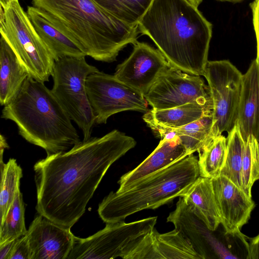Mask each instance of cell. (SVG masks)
<instances>
[{"mask_svg": "<svg viewBox=\"0 0 259 259\" xmlns=\"http://www.w3.org/2000/svg\"><path fill=\"white\" fill-rule=\"evenodd\" d=\"M136 145L133 138L114 130L36 162L34 170L37 212L71 228L85 212L110 166Z\"/></svg>", "mask_w": 259, "mask_h": 259, "instance_id": "cell-1", "label": "cell"}, {"mask_svg": "<svg viewBox=\"0 0 259 259\" xmlns=\"http://www.w3.org/2000/svg\"><path fill=\"white\" fill-rule=\"evenodd\" d=\"M137 26L171 66L203 75L212 25L188 0H154Z\"/></svg>", "mask_w": 259, "mask_h": 259, "instance_id": "cell-2", "label": "cell"}, {"mask_svg": "<svg viewBox=\"0 0 259 259\" xmlns=\"http://www.w3.org/2000/svg\"><path fill=\"white\" fill-rule=\"evenodd\" d=\"M85 54L112 62L120 51L137 41L138 26L120 21L94 0H32Z\"/></svg>", "mask_w": 259, "mask_h": 259, "instance_id": "cell-3", "label": "cell"}, {"mask_svg": "<svg viewBox=\"0 0 259 259\" xmlns=\"http://www.w3.org/2000/svg\"><path fill=\"white\" fill-rule=\"evenodd\" d=\"M44 83L29 75L4 106L1 118L15 122L22 137L50 155L67 151L81 141L70 116Z\"/></svg>", "mask_w": 259, "mask_h": 259, "instance_id": "cell-4", "label": "cell"}, {"mask_svg": "<svg viewBox=\"0 0 259 259\" xmlns=\"http://www.w3.org/2000/svg\"><path fill=\"white\" fill-rule=\"evenodd\" d=\"M198 159L190 154L122 191L111 192L99 205L105 223L124 221L138 211L156 209L184 195L200 177Z\"/></svg>", "mask_w": 259, "mask_h": 259, "instance_id": "cell-5", "label": "cell"}, {"mask_svg": "<svg viewBox=\"0 0 259 259\" xmlns=\"http://www.w3.org/2000/svg\"><path fill=\"white\" fill-rule=\"evenodd\" d=\"M0 32L29 76L45 82L52 76L55 60L18 0L1 7Z\"/></svg>", "mask_w": 259, "mask_h": 259, "instance_id": "cell-6", "label": "cell"}, {"mask_svg": "<svg viewBox=\"0 0 259 259\" xmlns=\"http://www.w3.org/2000/svg\"><path fill=\"white\" fill-rule=\"evenodd\" d=\"M83 57H65L55 61L52 74L54 96L81 130L83 140L91 137L96 124L89 99L86 80L99 71L89 64Z\"/></svg>", "mask_w": 259, "mask_h": 259, "instance_id": "cell-7", "label": "cell"}, {"mask_svg": "<svg viewBox=\"0 0 259 259\" xmlns=\"http://www.w3.org/2000/svg\"><path fill=\"white\" fill-rule=\"evenodd\" d=\"M157 217L125 223H106L105 227L85 238L76 237L73 252L78 259H131L132 254L155 228Z\"/></svg>", "mask_w": 259, "mask_h": 259, "instance_id": "cell-8", "label": "cell"}, {"mask_svg": "<svg viewBox=\"0 0 259 259\" xmlns=\"http://www.w3.org/2000/svg\"><path fill=\"white\" fill-rule=\"evenodd\" d=\"M203 76L212 101L211 136L230 133L237 124L243 74L229 61H208Z\"/></svg>", "mask_w": 259, "mask_h": 259, "instance_id": "cell-9", "label": "cell"}, {"mask_svg": "<svg viewBox=\"0 0 259 259\" xmlns=\"http://www.w3.org/2000/svg\"><path fill=\"white\" fill-rule=\"evenodd\" d=\"M86 89L96 124L106 123L112 115L122 111H148L144 95L99 70L87 78Z\"/></svg>", "mask_w": 259, "mask_h": 259, "instance_id": "cell-10", "label": "cell"}, {"mask_svg": "<svg viewBox=\"0 0 259 259\" xmlns=\"http://www.w3.org/2000/svg\"><path fill=\"white\" fill-rule=\"evenodd\" d=\"M154 109H164L190 103L212 105L209 89L199 75L170 66L144 94Z\"/></svg>", "mask_w": 259, "mask_h": 259, "instance_id": "cell-11", "label": "cell"}, {"mask_svg": "<svg viewBox=\"0 0 259 259\" xmlns=\"http://www.w3.org/2000/svg\"><path fill=\"white\" fill-rule=\"evenodd\" d=\"M130 56L119 64L115 77L143 95L170 65L158 49L137 41Z\"/></svg>", "mask_w": 259, "mask_h": 259, "instance_id": "cell-12", "label": "cell"}, {"mask_svg": "<svg viewBox=\"0 0 259 259\" xmlns=\"http://www.w3.org/2000/svg\"><path fill=\"white\" fill-rule=\"evenodd\" d=\"M70 229L39 214L32 222L26 234L30 259H67L74 237Z\"/></svg>", "mask_w": 259, "mask_h": 259, "instance_id": "cell-13", "label": "cell"}, {"mask_svg": "<svg viewBox=\"0 0 259 259\" xmlns=\"http://www.w3.org/2000/svg\"><path fill=\"white\" fill-rule=\"evenodd\" d=\"M211 180L225 232L240 234L250 218L254 201L227 177L220 175Z\"/></svg>", "mask_w": 259, "mask_h": 259, "instance_id": "cell-14", "label": "cell"}, {"mask_svg": "<svg viewBox=\"0 0 259 259\" xmlns=\"http://www.w3.org/2000/svg\"><path fill=\"white\" fill-rule=\"evenodd\" d=\"M190 154L177 136H164L154 150L136 168L122 175L118 191L127 189L141 180L166 168Z\"/></svg>", "mask_w": 259, "mask_h": 259, "instance_id": "cell-15", "label": "cell"}, {"mask_svg": "<svg viewBox=\"0 0 259 259\" xmlns=\"http://www.w3.org/2000/svg\"><path fill=\"white\" fill-rule=\"evenodd\" d=\"M175 229L180 231L191 244L201 259L210 258L216 253L215 245L211 233L203 222L180 197L175 209L167 218Z\"/></svg>", "mask_w": 259, "mask_h": 259, "instance_id": "cell-16", "label": "cell"}, {"mask_svg": "<svg viewBox=\"0 0 259 259\" xmlns=\"http://www.w3.org/2000/svg\"><path fill=\"white\" fill-rule=\"evenodd\" d=\"M237 124L244 142L250 135L259 141V65L256 59L243 74Z\"/></svg>", "mask_w": 259, "mask_h": 259, "instance_id": "cell-17", "label": "cell"}, {"mask_svg": "<svg viewBox=\"0 0 259 259\" xmlns=\"http://www.w3.org/2000/svg\"><path fill=\"white\" fill-rule=\"evenodd\" d=\"M27 13L38 34L55 61L65 57H83L86 54L60 30L40 9L28 6Z\"/></svg>", "mask_w": 259, "mask_h": 259, "instance_id": "cell-18", "label": "cell"}, {"mask_svg": "<svg viewBox=\"0 0 259 259\" xmlns=\"http://www.w3.org/2000/svg\"><path fill=\"white\" fill-rule=\"evenodd\" d=\"M181 197L209 230L216 231L222 219L211 179L200 176Z\"/></svg>", "mask_w": 259, "mask_h": 259, "instance_id": "cell-19", "label": "cell"}, {"mask_svg": "<svg viewBox=\"0 0 259 259\" xmlns=\"http://www.w3.org/2000/svg\"><path fill=\"white\" fill-rule=\"evenodd\" d=\"M146 123L155 135L160 139L164 136L178 137L190 154L198 152L213 138L211 136L212 113L179 127H170L152 122Z\"/></svg>", "mask_w": 259, "mask_h": 259, "instance_id": "cell-20", "label": "cell"}, {"mask_svg": "<svg viewBox=\"0 0 259 259\" xmlns=\"http://www.w3.org/2000/svg\"><path fill=\"white\" fill-rule=\"evenodd\" d=\"M29 74L11 48L0 39V103L5 106L17 95Z\"/></svg>", "mask_w": 259, "mask_h": 259, "instance_id": "cell-21", "label": "cell"}, {"mask_svg": "<svg viewBox=\"0 0 259 259\" xmlns=\"http://www.w3.org/2000/svg\"><path fill=\"white\" fill-rule=\"evenodd\" d=\"M212 105L190 103L164 109H151L143 116L146 123H155L170 127H179L212 113Z\"/></svg>", "mask_w": 259, "mask_h": 259, "instance_id": "cell-22", "label": "cell"}, {"mask_svg": "<svg viewBox=\"0 0 259 259\" xmlns=\"http://www.w3.org/2000/svg\"><path fill=\"white\" fill-rule=\"evenodd\" d=\"M152 237L156 259H201L189 241L175 229L160 234L154 228Z\"/></svg>", "mask_w": 259, "mask_h": 259, "instance_id": "cell-23", "label": "cell"}, {"mask_svg": "<svg viewBox=\"0 0 259 259\" xmlns=\"http://www.w3.org/2000/svg\"><path fill=\"white\" fill-rule=\"evenodd\" d=\"M227 152V138L221 135L213 138L199 152L200 176L213 179L219 176Z\"/></svg>", "mask_w": 259, "mask_h": 259, "instance_id": "cell-24", "label": "cell"}, {"mask_svg": "<svg viewBox=\"0 0 259 259\" xmlns=\"http://www.w3.org/2000/svg\"><path fill=\"white\" fill-rule=\"evenodd\" d=\"M122 22L137 26L154 0H94Z\"/></svg>", "mask_w": 259, "mask_h": 259, "instance_id": "cell-25", "label": "cell"}, {"mask_svg": "<svg viewBox=\"0 0 259 259\" xmlns=\"http://www.w3.org/2000/svg\"><path fill=\"white\" fill-rule=\"evenodd\" d=\"M0 223L5 220L14 201L16 192L20 187L22 169L14 158L1 164Z\"/></svg>", "mask_w": 259, "mask_h": 259, "instance_id": "cell-26", "label": "cell"}, {"mask_svg": "<svg viewBox=\"0 0 259 259\" xmlns=\"http://www.w3.org/2000/svg\"><path fill=\"white\" fill-rule=\"evenodd\" d=\"M228 134L226 159L220 175L227 177L242 190L241 168L245 142L237 124Z\"/></svg>", "mask_w": 259, "mask_h": 259, "instance_id": "cell-27", "label": "cell"}, {"mask_svg": "<svg viewBox=\"0 0 259 259\" xmlns=\"http://www.w3.org/2000/svg\"><path fill=\"white\" fill-rule=\"evenodd\" d=\"M27 232L24 203L19 188L4 221L1 224L0 245L23 236Z\"/></svg>", "mask_w": 259, "mask_h": 259, "instance_id": "cell-28", "label": "cell"}, {"mask_svg": "<svg viewBox=\"0 0 259 259\" xmlns=\"http://www.w3.org/2000/svg\"><path fill=\"white\" fill-rule=\"evenodd\" d=\"M258 180L259 141L250 135L245 142L241 168L242 188L248 197L252 198V186Z\"/></svg>", "mask_w": 259, "mask_h": 259, "instance_id": "cell-29", "label": "cell"}, {"mask_svg": "<svg viewBox=\"0 0 259 259\" xmlns=\"http://www.w3.org/2000/svg\"><path fill=\"white\" fill-rule=\"evenodd\" d=\"M10 259H30L29 248L26 235L17 238Z\"/></svg>", "mask_w": 259, "mask_h": 259, "instance_id": "cell-30", "label": "cell"}, {"mask_svg": "<svg viewBox=\"0 0 259 259\" xmlns=\"http://www.w3.org/2000/svg\"><path fill=\"white\" fill-rule=\"evenodd\" d=\"M247 250V258L259 259V234L249 239Z\"/></svg>", "mask_w": 259, "mask_h": 259, "instance_id": "cell-31", "label": "cell"}, {"mask_svg": "<svg viewBox=\"0 0 259 259\" xmlns=\"http://www.w3.org/2000/svg\"><path fill=\"white\" fill-rule=\"evenodd\" d=\"M17 239L0 245V259H10Z\"/></svg>", "mask_w": 259, "mask_h": 259, "instance_id": "cell-32", "label": "cell"}, {"mask_svg": "<svg viewBox=\"0 0 259 259\" xmlns=\"http://www.w3.org/2000/svg\"><path fill=\"white\" fill-rule=\"evenodd\" d=\"M8 145L6 142V140L5 137L2 135H1V164L3 163V160H2L3 159L2 156H3V151L5 148H8Z\"/></svg>", "mask_w": 259, "mask_h": 259, "instance_id": "cell-33", "label": "cell"}, {"mask_svg": "<svg viewBox=\"0 0 259 259\" xmlns=\"http://www.w3.org/2000/svg\"><path fill=\"white\" fill-rule=\"evenodd\" d=\"M255 34L256 38V46H257V56L256 60L259 65V27H258L255 30Z\"/></svg>", "mask_w": 259, "mask_h": 259, "instance_id": "cell-34", "label": "cell"}, {"mask_svg": "<svg viewBox=\"0 0 259 259\" xmlns=\"http://www.w3.org/2000/svg\"><path fill=\"white\" fill-rule=\"evenodd\" d=\"M15 0H0L1 7L5 9L12 2Z\"/></svg>", "mask_w": 259, "mask_h": 259, "instance_id": "cell-35", "label": "cell"}, {"mask_svg": "<svg viewBox=\"0 0 259 259\" xmlns=\"http://www.w3.org/2000/svg\"><path fill=\"white\" fill-rule=\"evenodd\" d=\"M190 3L196 7L198 8L199 5L202 3V0H188Z\"/></svg>", "mask_w": 259, "mask_h": 259, "instance_id": "cell-36", "label": "cell"}, {"mask_svg": "<svg viewBox=\"0 0 259 259\" xmlns=\"http://www.w3.org/2000/svg\"><path fill=\"white\" fill-rule=\"evenodd\" d=\"M217 1H221V2H228L233 3H237L240 2L244 0H217Z\"/></svg>", "mask_w": 259, "mask_h": 259, "instance_id": "cell-37", "label": "cell"}, {"mask_svg": "<svg viewBox=\"0 0 259 259\" xmlns=\"http://www.w3.org/2000/svg\"><path fill=\"white\" fill-rule=\"evenodd\" d=\"M257 1H259V0H257Z\"/></svg>", "mask_w": 259, "mask_h": 259, "instance_id": "cell-38", "label": "cell"}]
</instances>
